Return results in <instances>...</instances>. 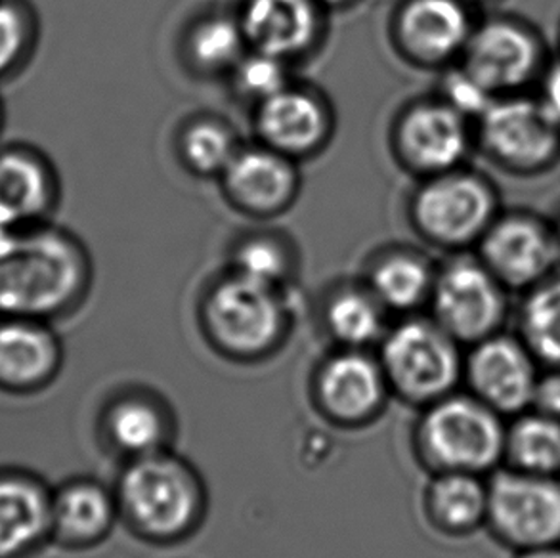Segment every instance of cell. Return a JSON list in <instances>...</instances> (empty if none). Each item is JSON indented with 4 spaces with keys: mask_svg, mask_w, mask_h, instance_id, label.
<instances>
[{
    "mask_svg": "<svg viewBox=\"0 0 560 558\" xmlns=\"http://www.w3.org/2000/svg\"><path fill=\"white\" fill-rule=\"evenodd\" d=\"M219 181L230 205L255 219L280 217L301 191L295 159L262 143L237 151Z\"/></svg>",
    "mask_w": 560,
    "mask_h": 558,
    "instance_id": "obj_18",
    "label": "cell"
},
{
    "mask_svg": "<svg viewBox=\"0 0 560 558\" xmlns=\"http://www.w3.org/2000/svg\"><path fill=\"white\" fill-rule=\"evenodd\" d=\"M94 266L73 232L45 222L0 234V317L52 322L79 309Z\"/></svg>",
    "mask_w": 560,
    "mask_h": 558,
    "instance_id": "obj_1",
    "label": "cell"
},
{
    "mask_svg": "<svg viewBox=\"0 0 560 558\" xmlns=\"http://www.w3.org/2000/svg\"><path fill=\"white\" fill-rule=\"evenodd\" d=\"M240 150L235 130L214 117L189 121L178 137L183 165L201 178H220Z\"/></svg>",
    "mask_w": 560,
    "mask_h": 558,
    "instance_id": "obj_30",
    "label": "cell"
},
{
    "mask_svg": "<svg viewBox=\"0 0 560 558\" xmlns=\"http://www.w3.org/2000/svg\"><path fill=\"white\" fill-rule=\"evenodd\" d=\"M240 18L212 14L197 20L186 37V58L191 68L203 75L232 73L249 53Z\"/></svg>",
    "mask_w": 560,
    "mask_h": 558,
    "instance_id": "obj_28",
    "label": "cell"
},
{
    "mask_svg": "<svg viewBox=\"0 0 560 558\" xmlns=\"http://www.w3.org/2000/svg\"><path fill=\"white\" fill-rule=\"evenodd\" d=\"M61 342L48 322L0 317V388L35 393L61 368Z\"/></svg>",
    "mask_w": 560,
    "mask_h": 558,
    "instance_id": "obj_20",
    "label": "cell"
},
{
    "mask_svg": "<svg viewBox=\"0 0 560 558\" xmlns=\"http://www.w3.org/2000/svg\"><path fill=\"white\" fill-rule=\"evenodd\" d=\"M541 102L546 104L547 109L551 112V115L560 125V61L547 69L546 75H544Z\"/></svg>",
    "mask_w": 560,
    "mask_h": 558,
    "instance_id": "obj_36",
    "label": "cell"
},
{
    "mask_svg": "<svg viewBox=\"0 0 560 558\" xmlns=\"http://www.w3.org/2000/svg\"><path fill=\"white\" fill-rule=\"evenodd\" d=\"M393 146L401 165L424 178L454 171L470 150L467 117L444 100L417 102L394 123Z\"/></svg>",
    "mask_w": 560,
    "mask_h": 558,
    "instance_id": "obj_12",
    "label": "cell"
},
{
    "mask_svg": "<svg viewBox=\"0 0 560 558\" xmlns=\"http://www.w3.org/2000/svg\"><path fill=\"white\" fill-rule=\"evenodd\" d=\"M553 235H555V247H557V258H559L560 266V219L557 222V226H553Z\"/></svg>",
    "mask_w": 560,
    "mask_h": 558,
    "instance_id": "obj_39",
    "label": "cell"
},
{
    "mask_svg": "<svg viewBox=\"0 0 560 558\" xmlns=\"http://www.w3.org/2000/svg\"><path fill=\"white\" fill-rule=\"evenodd\" d=\"M334 129L329 102L308 86L291 83L255 109L258 143L295 161L324 150Z\"/></svg>",
    "mask_w": 560,
    "mask_h": 558,
    "instance_id": "obj_16",
    "label": "cell"
},
{
    "mask_svg": "<svg viewBox=\"0 0 560 558\" xmlns=\"http://www.w3.org/2000/svg\"><path fill=\"white\" fill-rule=\"evenodd\" d=\"M119 516L153 544H175L203 521V480L188 461L158 452L130 460L115 490Z\"/></svg>",
    "mask_w": 560,
    "mask_h": 558,
    "instance_id": "obj_2",
    "label": "cell"
},
{
    "mask_svg": "<svg viewBox=\"0 0 560 558\" xmlns=\"http://www.w3.org/2000/svg\"><path fill=\"white\" fill-rule=\"evenodd\" d=\"M475 27L465 0H404L393 35L408 60L436 68L462 58Z\"/></svg>",
    "mask_w": 560,
    "mask_h": 558,
    "instance_id": "obj_17",
    "label": "cell"
},
{
    "mask_svg": "<svg viewBox=\"0 0 560 558\" xmlns=\"http://www.w3.org/2000/svg\"><path fill=\"white\" fill-rule=\"evenodd\" d=\"M171 430L167 408L150 394L119 396L104 414L107 442L129 461L165 452Z\"/></svg>",
    "mask_w": 560,
    "mask_h": 558,
    "instance_id": "obj_24",
    "label": "cell"
},
{
    "mask_svg": "<svg viewBox=\"0 0 560 558\" xmlns=\"http://www.w3.org/2000/svg\"><path fill=\"white\" fill-rule=\"evenodd\" d=\"M440 100H444L467 119H478L495 98L459 66L444 77Z\"/></svg>",
    "mask_w": 560,
    "mask_h": 558,
    "instance_id": "obj_34",
    "label": "cell"
},
{
    "mask_svg": "<svg viewBox=\"0 0 560 558\" xmlns=\"http://www.w3.org/2000/svg\"><path fill=\"white\" fill-rule=\"evenodd\" d=\"M532 409H538L560 421V368L541 370Z\"/></svg>",
    "mask_w": 560,
    "mask_h": 558,
    "instance_id": "obj_35",
    "label": "cell"
},
{
    "mask_svg": "<svg viewBox=\"0 0 560 558\" xmlns=\"http://www.w3.org/2000/svg\"><path fill=\"white\" fill-rule=\"evenodd\" d=\"M378 362L390 393L421 408L455 393L463 383L462 345L432 317H406L388 329L381 339Z\"/></svg>",
    "mask_w": 560,
    "mask_h": 558,
    "instance_id": "obj_5",
    "label": "cell"
},
{
    "mask_svg": "<svg viewBox=\"0 0 560 558\" xmlns=\"http://www.w3.org/2000/svg\"><path fill=\"white\" fill-rule=\"evenodd\" d=\"M385 312L368 287H345L329 297L324 324L341 348H368L385 337Z\"/></svg>",
    "mask_w": 560,
    "mask_h": 558,
    "instance_id": "obj_27",
    "label": "cell"
},
{
    "mask_svg": "<svg viewBox=\"0 0 560 558\" xmlns=\"http://www.w3.org/2000/svg\"><path fill=\"white\" fill-rule=\"evenodd\" d=\"M465 2H485V0H465Z\"/></svg>",
    "mask_w": 560,
    "mask_h": 558,
    "instance_id": "obj_41",
    "label": "cell"
},
{
    "mask_svg": "<svg viewBox=\"0 0 560 558\" xmlns=\"http://www.w3.org/2000/svg\"><path fill=\"white\" fill-rule=\"evenodd\" d=\"M40 38V18L31 0H0V83L22 73Z\"/></svg>",
    "mask_w": 560,
    "mask_h": 558,
    "instance_id": "obj_31",
    "label": "cell"
},
{
    "mask_svg": "<svg viewBox=\"0 0 560 558\" xmlns=\"http://www.w3.org/2000/svg\"><path fill=\"white\" fill-rule=\"evenodd\" d=\"M513 558H560V545L553 547H536L513 553Z\"/></svg>",
    "mask_w": 560,
    "mask_h": 558,
    "instance_id": "obj_37",
    "label": "cell"
},
{
    "mask_svg": "<svg viewBox=\"0 0 560 558\" xmlns=\"http://www.w3.org/2000/svg\"><path fill=\"white\" fill-rule=\"evenodd\" d=\"M424 511L442 534L470 536L486 526L488 480L470 473H432L424 490Z\"/></svg>",
    "mask_w": 560,
    "mask_h": 558,
    "instance_id": "obj_23",
    "label": "cell"
},
{
    "mask_svg": "<svg viewBox=\"0 0 560 558\" xmlns=\"http://www.w3.org/2000/svg\"><path fill=\"white\" fill-rule=\"evenodd\" d=\"M541 61L536 33L513 20L477 25L462 54V68L493 98L523 91L539 75Z\"/></svg>",
    "mask_w": 560,
    "mask_h": 558,
    "instance_id": "obj_11",
    "label": "cell"
},
{
    "mask_svg": "<svg viewBox=\"0 0 560 558\" xmlns=\"http://www.w3.org/2000/svg\"><path fill=\"white\" fill-rule=\"evenodd\" d=\"M541 370L518 335L500 332L470 347L463 383L472 396L508 419L532 408Z\"/></svg>",
    "mask_w": 560,
    "mask_h": 558,
    "instance_id": "obj_10",
    "label": "cell"
},
{
    "mask_svg": "<svg viewBox=\"0 0 560 558\" xmlns=\"http://www.w3.org/2000/svg\"><path fill=\"white\" fill-rule=\"evenodd\" d=\"M52 536V493L23 475L0 476V558H22Z\"/></svg>",
    "mask_w": 560,
    "mask_h": 558,
    "instance_id": "obj_21",
    "label": "cell"
},
{
    "mask_svg": "<svg viewBox=\"0 0 560 558\" xmlns=\"http://www.w3.org/2000/svg\"><path fill=\"white\" fill-rule=\"evenodd\" d=\"M436 270L416 251L398 249L377 258L368 274V289L386 310L413 312L429 304Z\"/></svg>",
    "mask_w": 560,
    "mask_h": 558,
    "instance_id": "obj_25",
    "label": "cell"
},
{
    "mask_svg": "<svg viewBox=\"0 0 560 558\" xmlns=\"http://www.w3.org/2000/svg\"><path fill=\"white\" fill-rule=\"evenodd\" d=\"M505 417L470 393L424 406L416 429L419 460L431 473L492 475L505 461Z\"/></svg>",
    "mask_w": 560,
    "mask_h": 558,
    "instance_id": "obj_3",
    "label": "cell"
},
{
    "mask_svg": "<svg viewBox=\"0 0 560 558\" xmlns=\"http://www.w3.org/2000/svg\"><path fill=\"white\" fill-rule=\"evenodd\" d=\"M119 519L115 491L94 480H73L52 493V537L68 547H92Z\"/></svg>",
    "mask_w": 560,
    "mask_h": 558,
    "instance_id": "obj_22",
    "label": "cell"
},
{
    "mask_svg": "<svg viewBox=\"0 0 560 558\" xmlns=\"http://www.w3.org/2000/svg\"><path fill=\"white\" fill-rule=\"evenodd\" d=\"M486 528L509 551L560 545V476L505 465L488 475Z\"/></svg>",
    "mask_w": 560,
    "mask_h": 558,
    "instance_id": "obj_7",
    "label": "cell"
},
{
    "mask_svg": "<svg viewBox=\"0 0 560 558\" xmlns=\"http://www.w3.org/2000/svg\"><path fill=\"white\" fill-rule=\"evenodd\" d=\"M390 386L378 356L365 348H341L319 365L314 396L319 411L345 427L372 421L385 408Z\"/></svg>",
    "mask_w": 560,
    "mask_h": 558,
    "instance_id": "obj_15",
    "label": "cell"
},
{
    "mask_svg": "<svg viewBox=\"0 0 560 558\" xmlns=\"http://www.w3.org/2000/svg\"><path fill=\"white\" fill-rule=\"evenodd\" d=\"M518 337L544 370L560 368V274L526 291L518 310Z\"/></svg>",
    "mask_w": 560,
    "mask_h": 558,
    "instance_id": "obj_29",
    "label": "cell"
},
{
    "mask_svg": "<svg viewBox=\"0 0 560 558\" xmlns=\"http://www.w3.org/2000/svg\"><path fill=\"white\" fill-rule=\"evenodd\" d=\"M318 2L324 8H342L349 7L354 0H318Z\"/></svg>",
    "mask_w": 560,
    "mask_h": 558,
    "instance_id": "obj_38",
    "label": "cell"
},
{
    "mask_svg": "<svg viewBox=\"0 0 560 558\" xmlns=\"http://www.w3.org/2000/svg\"><path fill=\"white\" fill-rule=\"evenodd\" d=\"M4 123H7V109H4V100L0 96V137H2V130H4Z\"/></svg>",
    "mask_w": 560,
    "mask_h": 558,
    "instance_id": "obj_40",
    "label": "cell"
},
{
    "mask_svg": "<svg viewBox=\"0 0 560 558\" xmlns=\"http://www.w3.org/2000/svg\"><path fill=\"white\" fill-rule=\"evenodd\" d=\"M60 199V174L45 151L0 143V234L52 222Z\"/></svg>",
    "mask_w": 560,
    "mask_h": 558,
    "instance_id": "obj_14",
    "label": "cell"
},
{
    "mask_svg": "<svg viewBox=\"0 0 560 558\" xmlns=\"http://www.w3.org/2000/svg\"><path fill=\"white\" fill-rule=\"evenodd\" d=\"M431 317L459 345L503 332L508 319V289L480 258L459 257L436 270L432 287Z\"/></svg>",
    "mask_w": 560,
    "mask_h": 558,
    "instance_id": "obj_8",
    "label": "cell"
},
{
    "mask_svg": "<svg viewBox=\"0 0 560 558\" xmlns=\"http://www.w3.org/2000/svg\"><path fill=\"white\" fill-rule=\"evenodd\" d=\"M324 10L318 0H245L237 18L249 48L291 63L318 45Z\"/></svg>",
    "mask_w": 560,
    "mask_h": 558,
    "instance_id": "obj_19",
    "label": "cell"
},
{
    "mask_svg": "<svg viewBox=\"0 0 560 558\" xmlns=\"http://www.w3.org/2000/svg\"><path fill=\"white\" fill-rule=\"evenodd\" d=\"M409 214L427 242L444 249H465L482 240L498 219V196L485 176L463 168L424 178Z\"/></svg>",
    "mask_w": 560,
    "mask_h": 558,
    "instance_id": "obj_6",
    "label": "cell"
},
{
    "mask_svg": "<svg viewBox=\"0 0 560 558\" xmlns=\"http://www.w3.org/2000/svg\"><path fill=\"white\" fill-rule=\"evenodd\" d=\"M477 245L478 258L508 291H528L559 266L553 228L524 212L498 214Z\"/></svg>",
    "mask_w": 560,
    "mask_h": 558,
    "instance_id": "obj_13",
    "label": "cell"
},
{
    "mask_svg": "<svg viewBox=\"0 0 560 558\" xmlns=\"http://www.w3.org/2000/svg\"><path fill=\"white\" fill-rule=\"evenodd\" d=\"M234 79L235 91L255 106L291 84L289 61L276 58L272 54L258 53L250 48L243 60L230 73Z\"/></svg>",
    "mask_w": 560,
    "mask_h": 558,
    "instance_id": "obj_33",
    "label": "cell"
},
{
    "mask_svg": "<svg viewBox=\"0 0 560 558\" xmlns=\"http://www.w3.org/2000/svg\"><path fill=\"white\" fill-rule=\"evenodd\" d=\"M503 463L532 475L560 476L559 419L532 408L511 417Z\"/></svg>",
    "mask_w": 560,
    "mask_h": 558,
    "instance_id": "obj_26",
    "label": "cell"
},
{
    "mask_svg": "<svg viewBox=\"0 0 560 558\" xmlns=\"http://www.w3.org/2000/svg\"><path fill=\"white\" fill-rule=\"evenodd\" d=\"M230 270L283 289L293 274V253L278 235H249L235 245Z\"/></svg>",
    "mask_w": 560,
    "mask_h": 558,
    "instance_id": "obj_32",
    "label": "cell"
},
{
    "mask_svg": "<svg viewBox=\"0 0 560 558\" xmlns=\"http://www.w3.org/2000/svg\"><path fill=\"white\" fill-rule=\"evenodd\" d=\"M289 304L280 287L230 270L205 294L201 324L214 348L234 360H260L288 335Z\"/></svg>",
    "mask_w": 560,
    "mask_h": 558,
    "instance_id": "obj_4",
    "label": "cell"
},
{
    "mask_svg": "<svg viewBox=\"0 0 560 558\" xmlns=\"http://www.w3.org/2000/svg\"><path fill=\"white\" fill-rule=\"evenodd\" d=\"M477 121L482 150L511 173H539L559 159L560 125L541 98L501 96Z\"/></svg>",
    "mask_w": 560,
    "mask_h": 558,
    "instance_id": "obj_9",
    "label": "cell"
}]
</instances>
